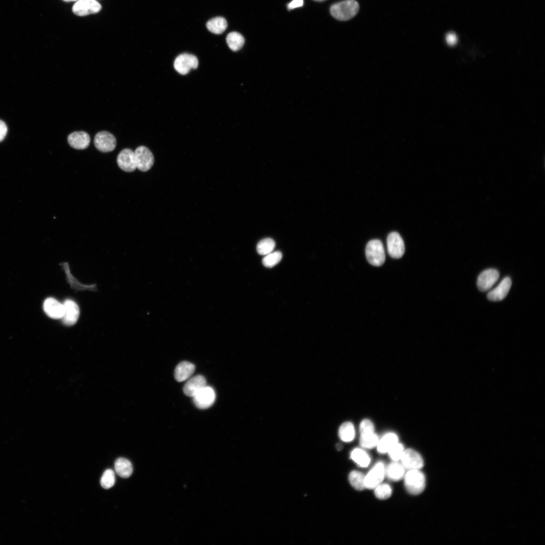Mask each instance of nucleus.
<instances>
[{
    "instance_id": "nucleus-11",
    "label": "nucleus",
    "mask_w": 545,
    "mask_h": 545,
    "mask_svg": "<svg viewBox=\"0 0 545 545\" xmlns=\"http://www.w3.org/2000/svg\"><path fill=\"white\" fill-rule=\"evenodd\" d=\"M499 277V272L497 269L489 268L483 271L477 278L478 288L482 292L489 290L498 280Z\"/></svg>"
},
{
    "instance_id": "nucleus-38",
    "label": "nucleus",
    "mask_w": 545,
    "mask_h": 545,
    "mask_svg": "<svg viewBox=\"0 0 545 545\" xmlns=\"http://www.w3.org/2000/svg\"><path fill=\"white\" fill-rule=\"evenodd\" d=\"M336 448L338 450H341L342 449V446L340 444H338L336 446Z\"/></svg>"
},
{
    "instance_id": "nucleus-9",
    "label": "nucleus",
    "mask_w": 545,
    "mask_h": 545,
    "mask_svg": "<svg viewBox=\"0 0 545 545\" xmlns=\"http://www.w3.org/2000/svg\"><path fill=\"white\" fill-rule=\"evenodd\" d=\"M101 9V6L96 0H78L73 5L72 11L76 15L84 16L96 14Z\"/></svg>"
},
{
    "instance_id": "nucleus-4",
    "label": "nucleus",
    "mask_w": 545,
    "mask_h": 545,
    "mask_svg": "<svg viewBox=\"0 0 545 545\" xmlns=\"http://www.w3.org/2000/svg\"><path fill=\"white\" fill-rule=\"evenodd\" d=\"M198 65V61L197 57L187 53L179 55L174 62L175 69L182 75L188 74L191 69H196Z\"/></svg>"
},
{
    "instance_id": "nucleus-30",
    "label": "nucleus",
    "mask_w": 545,
    "mask_h": 545,
    "mask_svg": "<svg viewBox=\"0 0 545 545\" xmlns=\"http://www.w3.org/2000/svg\"><path fill=\"white\" fill-rule=\"evenodd\" d=\"M282 258V254L280 251L271 252L263 258V264L267 267H272L277 264Z\"/></svg>"
},
{
    "instance_id": "nucleus-36",
    "label": "nucleus",
    "mask_w": 545,
    "mask_h": 545,
    "mask_svg": "<svg viewBox=\"0 0 545 545\" xmlns=\"http://www.w3.org/2000/svg\"><path fill=\"white\" fill-rule=\"evenodd\" d=\"M8 131V128L6 124L0 120V142L5 137Z\"/></svg>"
},
{
    "instance_id": "nucleus-24",
    "label": "nucleus",
    "mask_w": 545,
    "mask_h": 545,
    "mask_svg": "<svg viewBox=\"0 0 545 545\" xmlns=\"http://www.w3.org/2000/svg\"><path fill=\"white\" fill-rule=\"evenodd\" d=\"M227 43L229 48L233 51H236L243 46L245 39L243 36L237 32L229 33L226 37Z\"/></svg>"
},
{
    "instance_id": "nucleus-10",
    "label": "nucleus",
    "mask_w": 545,
    "mask_h": 545,
    "mask_svg": "<svg viewBox=\"0 0 545 545\" xmlns=\"http://www.w3.org/2000/svg\"><path fill=\"white\" fill-rule=\"evenodd\" d=\"M385 467L383 463L378 462L365 476V488L373 489L380 484L385 476Z\"/></svg>"
},
{
    "instance_id": "nucleus-27",
    "label": "nucleus",
    "mask_w": 545,
    "mask_h": 545,
    "mask_svg": "<svg viewBox=\"0 0 545 545\" xmlns=\"http://www.w3.org/2000/svg\"><path fill=\"white\" fill-rule=\"evenodd\" d=\"M378 441V437L374 432L360 434V444L363 448H374L377 446Z\"/></svg>"
},
{
    "instance_id": "nucleus-3",
    "label": "nucleus",
    "mask_w": 545,
    "mask_h": 545,
    "mask_svg": "<svg viewBox=\"0 0 545 545\" xmlns=\"http://www.w3.org/2000/svg\"><path fill=\"white\" fill-rule=\"evenodd\" d=\"M366 257L368 262L372 265L379 266L383 265L386 259L383 244L378 239L369 241L365 248Z\"/></svg>"
},
{
    "instance_id": "nucleus-21",
    "label": "nucleus",
    "mask_w": 545,
    "mask_h": 545,
    "mask_svg": "<svg viewBox=\"0 0 545 545\" xmlns=\"http://www.w3.org/2000/svg\"><path fill=\"white\" fill-rule=\"evenodd\" d=\"M115 468L117 473L123 478L130 477L133 472L131 462L124 458H119L116 460Z\"/></svg>"
},
{
    "instance_id": "nucleus-23",
    "label": "nucleus",
    "mask_w": 545,
    "mask_h": 545,
    "mask_svg": "<svg viewBox=\"0 0 545 545\" xmlns=\"http://www.w3.org/2000/svg\"><path fill=\"white\" fill-rule=\"evenodd\" d=\"M206 27L211 32L220 34L226 29L227 22L224 18L216 17L209 20L206 23Z\"/></svg>"
},
{
    "instance_id": "nucleus-37",
    "label": "nucleus",
    "mask_w": 545,
    "mask_h": 545,
    "mask_svg": "<svg viewBox=\"0 0 545 545\" xmlns=\"http://www.w3.org/2000/svg\"><path fill=\"white\" fill-rule=\"evenodd\" d=\"M303 5V0H293L289 3L287 8L289 10H292L298 7H302Z\"/></svg>"
},
{
    "instance_id": "nucleus-34",
    "label": "nucleus",
    "mask_w": 545,
    "mask_h": 545,
    "mask_svg": "<svg viewBox=\"0 0 545 545\" xmlns=\"http://www.w3.org/2000/svg\"><path fill=\"white\" fill-rule=\"evenodd\" d=\"M359 430L360 434L374 432V428L373 423L369 419L363 420L360 424Z\"/></svg>"
},
{
    "instance_id": "nucleus-12",
    "label": "nucleus",
    "mask_w": 545,
    "mask_h": 545,
    "mask_svg": "<svg viewBox=\"0 0 545 545\" xmlns=\"http://www.w3.org/2000/svg\"><path fill=\"white\" fill-rule=\"evenodd\" d=\"M400 460L405 469L408 470L419 469L423 466L421 456L417 452L412 449L405 450Z\"/></svg>"
},
{
    "instance_id": "nucleus-16",
    "label": "nucleus",
    "mask_w": 545,
    "mask_h": 545,
    "mask_svg": "<svg viewBox=\"0 0 545 545\" xmlns=\"http://www.w3.org/2000/svg\"><path fill=\"white\" fill-rule=\"evenodd\" d=\"M206 386L205 377L201 375H197L186 382L183 388V392L186 396L193 397Z\"/></svg>"
},
{
    "instance_id": "nucleus-28",
    "label": "nucleus",
    "mask_w": 545,
    "mask_h": 545,
    "mask_svg": "<svg viewBox=\"0 0 545 545\" xmlns=\"http://www.w3.org/2000/svg\"><path fill=\"white\" fill-rule=\"evenodd\" d=\"M364 475L357 471H352L349 475V481L351 485L358 490L365 488L364 484Z\"/></svg>"
},
{
    "instance_id": "nucleus-26",
    "label": "nucleus",
    "mask_w": 545,
    "mask_h": 545,
    "mask_svg": "<svg viewBox=\"0 0 545 545\" xmlns=\"http://www.w3.org/2000/svg\"><path fill=\"white\" fill-rule=\"evenodd\" d=\"M351 458L361 467L368 466L370 459L368 455L362 449L356 448L351 453Z\"/></svg>"
},
{
    "instance_id": "nucleus-15",
    "label": "nucleus",
    "mask_w": 545,
    "mask_h": 545,
    "mask_svg": "<svg viewBox=\"0 0 545 545\" xmlns=\"http://www.w3.org/2000/svg\"><path fill=\"white\" fill-rule=\"evenodd\" d=\"M511 284V279L508 277H505L495 288L488 293L487 298L493 301L502 300L508 294Z\"/></svg>"
},
{
    "instance_id": "nucleus-5",
    "label": "nucleus",
    "mask_w": 545,
    "mask_h": 545,
    "mask_svg": "<svg viewBox=\"0 0 545 545\" xmlns=\"http://www.w3.org/2000/svg\"><path fill=\"white\" fill-rule=\"evenodd\" d=\"M136 167L141 171H148L154 163V157L152 152L145 146H140L137 147L134 152Z\"/></svg>"
},
{
    "instance_id": "nucleus-13",
    "label": "nucleus",
    "mask_w": 545,
    "mask_h": 545,
    "mask_svg": "<svg viewBox=\"0 0 545 545\" xmlns=\"http://www.w3.org/2000/svg\"><path fill=\"white\" fill-rule=\"evenodd\" d=\"M117 163L120 168L124 171H134L137 168L134 152L129 148L123 149L118 155Z\"/></svg>"
},
{
    "instance_id": "nucleus-14",
    "label": "nucleus",
    "mask_w": 545,
    "mask_h": 545,
    "mask_svg": "<svg viewBox=\"0 0 545 545\" xmlns=\"http://www.w3.org/2000/svg\"><path fill=\"white\" fill-rule=\"evenodd\" d=\"M64 313L62 321L66 325L74 324L79 316L80 310L78 305L73 300L68 299L64 303Z\"/></svg>"
},
{
    "instance_id": "nucleus-20",
    "label": "nucleus",
    "mask_w": 545,
    "mask_h": 545,
    "mask_svg": "<svg viewBox=\"0 0 545 545\" xmlns=\"http://www.w3.org/2000/svg\"><path fill=\"white\" fill-rule=\"evenodd\" d=\"M385 475L388 479L393 481L402 479L405 475V468L402 464L394 461L385 468Z\"/></svg>"
},
{
    "instance_id": "nucleus-6",
    "label": "nucleus",
    "mask_w": 545,
    "mask_h": 545,
    "mask_svg": "<svg viewBox=\"0 0 545 545\" xmlns=\"http://www.w3.org/2000/svg\"><path fill=\"white\" fill-rule=\"evenodd\" d=\"M387 248L389 254L394 258H400L405 252L404 241L396 232L390 233L387 239Z\"/></svg>"
},
{
    "instance_id": "nucleus-17",
    "label": "nucleus",
    "mask_w": 545,
    "mask_h": 545,
    "mask_svg": "<svg viewBox=\"0 0 545 545\" xmlns=\"http://www.w3.org/2000/svg\"><path fill=\"white\" fill-rule=\"evenodd\" d=\"M90 138L88 133L84 131H76L71 133L68 137L69 144L76 149H84L90 144Z\"/></svg>"
},
{
    "instance_id": "nucleus-1",
    "label": "nucleus",
    "mask_w": 545,
    "mask_h": 545,
    "mask_svg": "<svg viewBox=\"0 0 545 545\" xmlns=\"http://www.w3.org/2000/svg\"><path fill=\"white\" fill-rule=\"evenodd\" d=\"M359 6L355 0H345L333 5L330 8L331 15L340 21H347L354 17L358 13Z\"/></svg>"
},
{
    "instance_id": "nucleus-18",
    "label": "nucleus",
    "mask_w": 545,
    "mask_h": 545,
    "mask_svg": "<svg viewBox=\"0 0 545 545\" xmlns=\"http://www.w3.org/2000/svg\"><path fill=\"white\" fill-rule=\"evenodd\" d=\"M43 308L46 314L54 319L62 318L64 313V304L52 298L45 300Z\"/></svg>"
},
{
    "instance_id": "nucleus-35",
    "label": "nucleus",
    "mask_w": 545,
    "mask_h": 545,
    "mask_svg": "<svg viewBox=\"0 0 545 545\" xmlns=\"http://www.w3.org/2000/svg\"><path fill=\"white\" fill-rule=\"evenodd\" d=\"M446 38L447 43L450 45H454L457 42V35L454 32H448L446 35Z\"/></svg>"
},
{
    "instance_id": "nucleus-33",
    "label": "nucleus",
    "mask_w": 545,
    "mask_h": 545,
    "mask_svg": "<svg viewBox=\"0 0 545 545\" xmlns=\"http://www.w3.org/2000/svg\"><path fill=\"white\" fill-rule=\"evenodd\" d=\"M404 451L403 445L398 442L389 450L388 453L393 461H398L401 459Z\"/></svg>"
},
{
    "instance_id": "nucleus-19",
    "label": "nucleus",
    "mask_w": 545,
    "mask_h": 545,
    "mask_svg": "<svg viewBox=\"0 0 545 545\" xmlns=\"http://www.w3.org/2000/svg\"><path fill=\"white\" fill-rule=\"evenodd\" d=\"M195 369V365L191 362L188 361L180 362L175 369L174 376L176 380L181 382L187 379L193 373Z\"/></svg>"
},
{
    "instance_id": "nucleus-7",
    "label": "nucleus",
    "mask_w": 545,
    "mask_h": 545,
    "mask_svg": "<svg viewBox=\"0 0 545 545\" xmlns=\"http://www.w3.org/2000/svg\"><path fill=\"white\" fill-rule=\"evenodd\" d=\"M94 144L98 150L102 152H108L115 148L116 139L111 133L105 131H100L95 135Z\"/></svg>"
},
{
    "instance_id": "nucleus-32",
    "label": "nucleus",
    "mask_w": 545,
    "mask_h": 545,
    "mask_svg": "<svg viewBox=\"0 0 545 545\" xmlns=\"http://www.w3.org/2000/svg\"><path fill=\"white\" fill-rule=\"evenodd\" d=\"M374 488L375 495L379 499H387L389 498L392 494V488L391 486L386 483H380Z\"/></svg>"
},
{
    "instance_id": "nucleus-31",
    "label": "nucleus",
    "mask_w": 545,
    "mask_h": 545,
    "mask_svg": "<svg viewBox=\"0 0 545 545\" xmlns=\"http://www.w3.org/2000/svg\"><path fill=\"white\" fill-rule=\"evenodd\" d=\"M115 482V476L114 472L111 469H106L103 473L101 479L100 484L102 487L105 489L112 487Z\"/></svg>"
},
{
    "instance_id": "nucleus-29",
    "label": "nucleus",
    "mask_w": 545,
    "mask_h": 545,
    "mask_svg": "<svg viewBox=\"0 0 545 545\" xmlns=\"http://www.w3.org/2000/svg\"><path fill=\"white\" fill-rule=\"evenodd\" d=\"M275 245V242L273 239L269 238H264L258 243L256 247L257 251L260 255H267L272 251Z\"/></svg>"
},
{
    "instance_id": "nucleus-39",
    "label": "nucleus",
    "mask_w": 545,
    "mask_h": 545,
    "mask_svg": "<svg viewBox=\"0 0 545 545\" xmlns=\"http://www.w3.org/2000/svg\"><path fill=\"white\" fill-rule=\"evenodd\" d=\"M64 1H65V2H71V1H77V0H64Z\"/></svg>"
},
{
    "instance_id": "nucleus-2",
    "label": "nucleus",
    "mask_w": 545,
    "mask_h": 545,
    "mask_svg": "<svg viewBox=\"0 0 545 545\" xmlns=\"http://www.w3.org/2000/svg\"><path fill=\"white\" fill-rule=\"evenodd\" d=\"M404 477L405 487L409 493L416 495L423 492L425 478L419 469L409 470Z\"/></svg>"
},
{
    "instance_id": "nucleus-40",
    "label": "nucleus",
    "mask_w": 545,
    "mask_h": 545,
    "mask_svg": "<svg viewBox=\"0 0 545 545\" xmlns=\"http://www.w3.org/2000/svg\"><path fill=\"white\" fill-rule=\"evenodd\" d=\"M313 1H316V2H322V1H324L325 0H313Z\"/></svg>"
},
{
    "instance_id": "nucleus-22",
    "label": "nucleus",
    "mask_w": 545,
    "mask_h": 545,
    "mask_svg": "<svg viewBox=\"0 0 545 545\" xmlns=\"http://www.w3.org/2000/svg\"><path fill=\"white\" fill-rule=\"evenodd\" d=\"M398 442L397 435L394 433H389L385 435L377 445V449L380 453H385L397 443Z\"/></svg>"
},
{
    "instance_id": "nucleus-25",
    "label": "nucleus",
    "mask_w": 545,
    "mask_h": 545,
    "mask_svg": "<svg viewBox=\"0 0 545 545\" xmlns=\"http://www.w3.org/2000/svg\"><path fill=\"white\" fill-rule=\"evenodd\" d=\"M339 435L341 440L345 442L352 441L355 437L354 425L350 422L343 423L340 427Z\"/></svg>"
},
{
    "instance_id": "nucleus-8",
    "label": "nucleus",
    "mask_w": 545,
    "mask_h": 545,
    "mask_svg": "<svg viewBox=\"0 0 545 545\" xmlns=\"http://www.w3.org/2000/svg\"><path fill=\"white\" fill-rule=\"evenodd\" d=\"M215 399L214 391L212 388L206 386L193 397V402L198 408L205 409L212 406Z\"/></svg>"
}]
</instances>
